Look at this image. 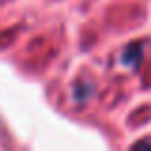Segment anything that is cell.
<instances>
[{"label":"cell","mask_w":151,"mask_h":151,"mask_svg":"<svg viewBox=\"0 0 151 151\" xmlns=\"http://www.w3.org/2000/svg\"><path fill=\"white\" fill-rule=\"evenodd\" d=\"M138 59H142V48L136 44L128 46L126 52L122 54V61L124 63H130V65H138Z\"/></svg>","instance_id":"1"}]
</instances>
